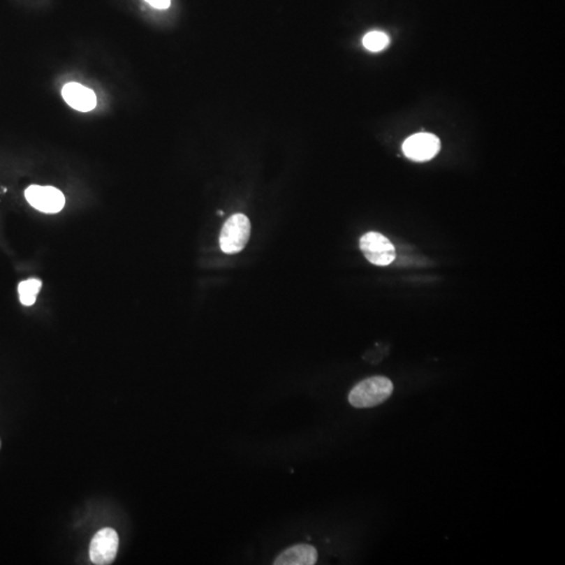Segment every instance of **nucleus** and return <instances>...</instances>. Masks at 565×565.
Segmentation results:
<instances>
[{
  "label": "nucleus",
  "mask_w": 565,
  "mask_h": 565,
  "mask_svg": "<svg viewBox=\"0 0 565 565\" xmlns=\"http://www.w3.org/2000/svg\"><path fill=\"white\" fill-rule=\"evenodd\" d=\"M394 384L388 378L375 376L362 380L348 394V402L357 409L377 406L390 398Z\"/></svg>",
  "instance_id": "nucleus-1"
},
{
  "label": "nucleus",
  "mask_w": 565,
  "mask_h": 565,
  "mask_svg": "<svg viewBox=\"0 0 565 565\" xmlns=\"http://www.w3.org/2000/svg\"><path fill=\"white\" fill-rule=\"evenodd\" d=\"M251 237V222L243 214L230 216L220 234V247L228 255L240 253Z\"/></svg>",
  "instance_id": "nucleus-2"
},
{
  "label": "nucleus",
  "mask_w": 565,
  "mask_h": 565,
  "mask_svg": "<svg viewBox=\"0 0 565 565\" xmlns=\"http://www.w3.org/2000/svg\"><path fill=\"white\" fill-rule=\"evenodd\" d=\"M359 247L367 261L374 265L388 266L396 259L394 245L380 233L369 232L363 235Z\"/></svg>",
  "instance_id": "nucleus-3"
},
{
  "label": "nucleus",
  "mask_w": 565,
  "mask_h": 565,
  "mask_svg": "<svg viewBox=\"0 0 565 565\" xmlns=\"http://www.w3.org/2000/svg\"><path fill=\"white\" fill-rule=\"evenodd\" d=\"M119 550V535L113 529L104 528L98 531L89 548V556L94 564H112Z\"/></svg>",
  "instance_id": "nucleus-4"
},
{
  "label": "nucleus",
  "mask_w": 565,
  "mask_h": 565,
  "mask_svg": "<svg viewBox=\"0 0 565 565\" xmlns=\"http://www.w3.org/2000/svg\"><path fill=\"white\" fill-rule=\"evenodd\" d=\"M27 203L42 213H59L64 207V195L52 186H31L25 190Z\"/></svg>",
  "instance_id": "nucleus-5"
},
{
  "label": "nucleus",
  "mask_w": 565,
  "mask_h": 565,
  "mask_svg": "<svg viewBox=\"0 0 565 565\" xmlns=\"http://www.w3.org/2000/svg\"><path fill=\"white\" fill-rule=\"evenodd\" d=\"M440 140L434 134L417 133L403 142L402 150L407 159L413 161H427L440 151Z\"/></svg>",
  "instance_id": "nucleus-6"
},
{
  "label": "nucleus",
  "mask_w": 565,
  "mask_h": 565,
  "mask_svg": "<svg viewBox=\"0 0 565 565\" xmlns=\"http://www.w3.org/2000/svg\"><path fill=\"white\" fill-rule=\"evenodd\" d=\"M62 96L65 102L81 112H88L96 108L98 98L89 88L79 83H68L63 87Z\"/></svg>",
  "instance_id": "nucleus-7"
},
{
  "label": "nucleus",
  "mask_w": 565,
  "mask_h": 565,
  "mask_svg": "<svg viewBox=\"0 0 565 565\" xmlns=\"http://www.w3.org/2000/svg\"><path fill=\"white\" fill-rule=\"evenodd\" d=\"M317 562V551L310 545H296L284 551L274 562L276 565H313Z\"/></svg>",
  "instance_id": "nucleus-8"
},
{
  "label": "nucleus",
  "mask_w": 565,
  "mask_h": 565,
  "mask_svg": "<svg viewBox=\"0 0 565 565\" xmlns=\"http://www.w3.org/2000/svg\"><path fill=\"white\" fill-rule=\"evenodd\" d=\"M41 287V281L36 280V279L23 281L19 284L18 293L21 304L24 306H31L35 304L36 298H37Z\"/></svg>",
  "instance_id": "nucleus-9"
},
{
  "label": "nucleus",
  "mask_w": 565,
  "mask_h": 565,
  "mask_svg": "<svg viewBox=\"0 0 565 565\" xmlns=\"http://www.w3.org/2000/svg\"><path fill=\"white\" fill-rule=\"evenodd\" d=\"M363 46L371 52H380L390 43V38L383 31H373L363 37Z\"/></svg>",
  "instance_id": "nucleus-10"
},
{
  "label": "nucleus",
  "mask_w": 565,
  "mask_h": 565,
  "mask_svg": "<svg viewBox=\"0 0 565 565\" xmlns=\"http://www.w3.org/2000/svg\"><path fill=\"white\" fill-rule=\"evenodd\" d=\"M146 1L151 6H154V8H159V10L168 8L171 4V0H146Z\"/></svg>",
  "instance_id": "nucleus-11"
},
{
  "label": "nucleus",
  "mask_w": 565,
  "mask_h": 565,
  "mask_svg": "<svg viewBox=\"0 0 565 565\" xmlns=\"http://www.w3.org/2000/svg\"><path fill=\"white\" fill-rule=\"evenodd\" d=\"M219 215H223V212L219 211Z\"/></svg>",
  "instance_id": "nucleus-12"
},
{
  "label": "nucleus",
  "mask_w": 565,
  "mask_h": 565,
  "mask_svg": "<svg viewBox=\"0 0 565 565\" xmlns=\"http://www.w3.org/2000/svg\"><path fill=\"white\" fill-rule=\"evenodd\" d=\"M0 446H1V442H0Z\"/></svg>",
  "instance_id": "nucleus-13"
}]
</instances>
